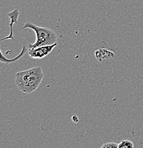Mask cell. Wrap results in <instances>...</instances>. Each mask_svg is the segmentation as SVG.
I'll use <instances>...</instances> for the list:
<instances>
[{
    "label": "cell",
    "mask_w": 143,
    "mask_h": 148,
    "mask_svg": "<svg viewBox=\"0 0 143 148\" xmlns=\"http://www.w3.org/2000/svg\"><path fill=\"white\" fill-rule=\"evenodd\" d=\"M44 76L41 67H34L16 73L15 83L21 92L30 94L39 87Z\"/></svg>",
    "instance_id": "6da1fadb"
},
{
    "label": "cell",
    "mask_w": 143,
    "mask_h": 148,
    "mask_svg": "<svg viewBox=\"0 0 143 148\" xmlns=\"http://www.w3.org/2000/svg\"><path fill=\"white\" fill-rule=\"evenodd\" d=\"M23 29H31L34 31L36 36V40L34 44H29V49H35L43 46L52 45L57 43V35L52 29L47 27H38L32 23H25V25L22 28Z\"/></svg>",
    "instance_id": "7a4b0ae2"
},
{
    "label": "cell",
    "mask_w": 143,
    "mask_h": 148,
    "mask_svg": "<svg viewBox=\"0 0 143 148\" xmlns=\"http://www.w3.org/2000/svg\"><path fill=\"white\" fill-rule=\"evenodd\" d=\"M57 45L58 44L56 43L52 45L40 46V47L35 48V49H29V55L32 58H39V59L44 58V57L47 56Z\"/></svg>",
    "instance_id": "3957f363"
},
{
    "label": "cell",
    "mask_w": 143,
    "mask_h": 148,
    "mask_svg": "<svg viewBox=\"0 0 143 148\" xmlns=\"http://www.w3.org/2000/svg\"><path fill=\"white\" fill-rule=\"evenodd\" d=\"M7 15H8V16L10 18V20H11L10 24L11 32H10V35H9L8 36H6L5 38H3L2 39H1V41H4V40H7V39H12L15 42V39L13 36V34H14L13 25L14 24H17L18 23V18H19V10H17V9H15V10L10 12Z\"/></svg>",
    "instance_id": "277c9868"
},
{
    "label": "cell",
    "mask_w": 143,
    "mask_h": 148,
    "mask_svg": "<svg viewBox=\"0 0 143 148\" xmlns=\"http://www.w3.org/2000/svg\"><path fill=\"white\" fill-rule=\"evenodd\" d=\"M95 55L99 62L107 58H112L115 56V53L112 51L106 49H100L95 51Z\"/></svg>",
    "instance_id": "5b68a950"
},
{
    "label": "cell",
    "mask_w": 143,
    "mask_h": 148,
    "mask_svg": "<svg viewBox=\"0 0 143 148\" xmlns=\"http://www.w3.org/2000/svg\"><path fill=\"white\" fill-rule=\"evenodd\" d=\"M27 51H28V49H27V47H26L25 46H23L22 51H21V53H20L17 56L15 57L14 58H12V59H7V58H4V56H3L2 52H1V62H4L5 64H10V63L14 62V61H17V60L20 59L21 57H23V56H24V54H25L26 52Z\"/></svg>",
    "instance_id": "8992f818"
},
{
    "label": "cell",
    "mask_w": 143,
    "mask_h": 148,
    "mask_svg": "<svg viewBox=\"0 0 143 148\" xmlns=\"http://www.w3.org/2000/svg\"><path fill=\"white\" fill-rule=\"evenodd\" d=\"M118 148H134L133 143L130 140H122L118 143Z\"/></svg>",
    "instance_id": "52a82bcc"
},
{
    "label": "cell",
    "mask_w": 143,
    "mask_h": 148,
    "mask_svg": "<svg viewBox=\"0 0 143 148\" xmlns=\"http://www.w3.org/2000/svg\"><path fill=\"white\" fill-rule=\"evenodd\" d=\"M101 148H118V144L116 143H106Z\"/></svg>",
    "instance_id": "ba28073f"
},
{
    "label": "cell",
    "mask_w": 143,
    "mask_h": 148,
    "mask_svg": "<svg viewBox=\"0 0 143 148\" xmlns=\"http://www.w3.org/2000/svg\"><path fill=\"white\" fill-rule=\"evenodd\" d=\"M72 120H73V121L75 122V123H78V118L76 115H74L73 116H72Z\"/></svg>",
    "instance_id": "9c48e42d"
}]
</instances>
